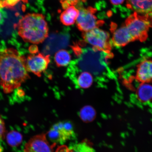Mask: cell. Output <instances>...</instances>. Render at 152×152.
<instances>
[{
	"mask_svg": "<svg viewBox=\"0 0 152 152\" xmlns=\"http://www.w3.org/2000/svg\"><path fill=\"white\" fill-rule=\"evenodd\" d=\"M26 58L14 48L0 51V85L9 94L30 79L26 66Z\"/></svg>",
	"mask_w": 152,
	"mask_h": 152,
	"instance_id": "obj_1",
	"label": "cell"
},
{
	"mask_svg": "<svg viewBox=\"0 0 152 152\" xmlns=\"http://www.w3.org/2000/svg\"><path fill=\"white\" fill-rule=\"evenodd\" d=\"M72 48L77 58L72 62L68 72H88L98 80H102L110 73L108 62L113 56L112 53H106L94 47L82 48L77 44Z\"/></svg>",
	"mask_w": 152,
	"mask_h": 152,
	"instance_id": "obj_2",
	"label": "cell"
},
{
	"mask_svg": "<svg viewBox=\"0 0 152 152\" xmlns=\"http://www.w3.org/2000/svg\"><path fill=\"white\" fill-rule=\"evenodd\" d=\"M18 35L26 42L39 44L48 35L49 28L45 16L42 14L30 13L25 15L15 25Z\"/></svg>",
	"mask_w": 152,
	"mask_h": 152,
	"instance_id": "obj_3",
	"label": "cell"
},
{
	"mask_svg": "<svg viewBox=\"0 0 152 152\" xmlns=\"http://www.w3.org/2000/svg\"><path fill=\"white\" fill-rule=\"evenodd\" d=\"M141 14L135 12L124 24L134 41L142 42L147 39L149 28H152V12Z\"/></svg>",
	"mask_w": 152,
	"mask_h": 152,
	"instance_id": "obj_4",
	"label": "cell"
},
{
	"mask_svg": "<svg viewBox=\"0 0 152 152\" xmlns=\"http://www.w3.org/2000/svg\"><path fill=\"white\" fill-rule=\"evenodd\" d=\"M82 36L85 42L98 50L111 53L112 43L108 32L96 28L90 31L83 32Z\"/></svg>",
	"mask_w": 152,
	"mask_h": 152,
	"instance_id": "obj_5",
	"label": "cell"
},
{
	"mask_svg": "<svg viewBox=\"0 0 152 152\" xmlns=\"http://www.w3.org/2000/svg\"><path fill=\"white\" fill-rule=\"evenodd\" d=\"M79 11V15L76 20V25L80 31L87 32L103 25L104 21L98 20L95 16L96 9L91 7L87 8L80 7Z\"/></svg>",
	"mask_w": 152,
	"mask_h": 152,
	"instance_id": "obj_6",
	"label": "cell"
},
{
	"mask_svg": "<svg viewBox=\"0 0 152 152\" xmlns=\"http://www.w3.org/2000/svg\"><path fill=\"white\" fill-rule=\"evenodd\" d=\"M50 62V55L46 56L39 52L30 54L26 58V66L28 72L41 77L46 71Z\"/></svg>",
	"mask_w": 152,
	"mask_h": 152,
	"instance_id": "obj_7",
	"label": "cell"
},
{
	"mask_svg": "<svg viewBox=\"0 0 152 152\" xmlns=\"http://www.w3.org/2000/svg\"><path fill=\"white\" fill-rule=\"evenodd\" d=\"M73 133V126L71 123L60 122L53 125L47 134L53 143L56 144L69 139Z\"/></svg>",
	"mask_w": 152,
	"mask_h": 152,
	"instance_id": "obj_8",
	"label": "cell"
},
{
	"mask_svg": "<svg viewBox=\"0 0 152 152\" xmlns=\"http://www.w3.org/2000/svg\"><path fill=\"white\" fill-rule=\"evenodd\" d=\"M47 134L34 136L25 145L24 152H55L56 144L50 145L47 139Z\"/></svg>",
	"mask_w": 152,
	"mask_h": 152,
	"instance_id": "obj_9",
	"label": "cell"
},
{
	"mask_svg": "<svg viewBox=\"0 0 152 152\" xmlns=\"http://www.w3.org/2000/svg\"><path fill=\"white\" fill-rule=\"evenodd\" d=\"M116 27L115 24H111L110 30L113 34L111 39L112 45L116 47H122L135 41L124 24L118 29H116Z\"/></svg>",
	"mask_w": 152,
	"mask_h": 152,
	"instance_id": "obj_10",
	"label": "cell"
},
{
	"mask_svg": "<svg viewBox=\"0 0 152 152\" xmlns=\"http://www.w3.org/2000/svg\"><path fill=\"white\" fill-rule=\"evenodd\" d=\"M135 79L140 83H149L152 81V59H145L138 64Z\"/></svg>",
	"mask_w": 152,
	"mask_h": 152,
	"instance_id": "obj_11",
	"label": "cell"
},
{
	"mask_svg": "<svg viewBox=\"0 0 152 152\" xmlns=\"http://www.w3.org/2000/svg\"><path fill=\"white\" fill-rule=\"evenodd\" d=\"M68 77L77 87L87 88L92 85L94 77L92 74L87 72H68Z\"/></svg>",
	"mask_w": 152,
	"mask_h": 152,
	"instance_id": "obj_12",
	"label": "cell"
},
{
	"mask_svg": "<svg viewBox=\"0 0 152 152\" xmlns=\"http://www.w3.org/2000/svg\"><path fill=\"white\" fill-rule=\"evenodd\" d=\"M127 7L140 14L152 12V0H126Z\"/></svg>",
	"mask_w": 152,
	"mask_h": 152,
	"instance_id": "obj_13",
	"label": "cell"
},
{
	"mask_svg": "<svg viewBox=\"0 0 152 152\" xmlns=\"http://www.w3.org/2000/svg\"><path fill=\"white\" fill-rule=\"evenodd\" d=\"M55 152H94V151L91 142L85 140L70 147L64 145L58 146Z\"/></svg>",
	"mask_w": 152,
	"mask_h": 152,
	"instance_id": "obj_14",
	"label": "cell"
},
{
	"mask_svg": "<svg viewBox=\"0 0 152 152\" xmlns=\"http://www.w3.org/2000/svg\"><path fill=\"white\" fill-rule=\"evenodd\" d=\"M79 15V10L74 6H70L61 14L60 18L62 23L66 26L75 24Z\"/></svg>",
	"mask_w": 152,
	"mask_h": 152,
	"instance_id": "obj_15",
	"label": "cell"
},
{
	"mask_svg": "<svg viewBox=\"0 0 152 152\" xmlns=\"http://www.w3.org/2000/svg\"><path fill=\"white\" fill-rule=\"evenodd\" d=\"M149 83H140L137 90V97L140 102L145 103L152 100V86Z\"/></svg>",
	"mask_w": 152,
	"mask_h": 152,
	"instance_id": "obj_16",
	"label": "cell"
},
{
	"mask_svg": "<svg viewBox=\"0 0 152 152\" xmlns=\"http://www.w3.org/2000/svg\"><path fill=\"white\" fill-rule=\"evenodd\" d=\"M79 116L83 122H92L96 118V110L91 106H86L82 108L80 111Z\"/></svg>",
	"mask_w": 152,
	"mask_h": 152,
	"instance_id": "obj_17",
	"label": "cell"
},
{
	"mask_svg": "<svg viewBox=\"0 0 152 152\" xmlns=\"http://www.w3.org/2000/svg\"><path fill=\"white\" fill-rule=\"evenodd\" d=\"M71 56L68 51L62 49L56 53L54 60L58 67L67 66L71 60Z\"/></svg>",
	"mask_w": 152,
	"mask_h": 152,
	"instance_id": "obj_18",
	"label": "cell"
},
{
	"mask_svg": "<svg viewBox=\"0 0 152 152\" xmlns=\"http://www.w3.org/2000/svg\"><path fill=\"white\" fill-rule=\"evenodd\" d=\"M7 141L11 147H18L23 141V136L20 132L16 131H12L7 134Z\"/></svg>",
	"mask_w": 152,
	"mask_h": 152,
	"instance_id": "obj_19",
	"label": "cell"
},
{
	"mask_svg": "<svg viewBox=\"0 0 152 152\" xmlns=\"http://www.w3.org/2000/svg\"><path fill=\"white\" fill-rule=\"evenodd\" d=\"M22 1L24 3H27L28 0H0V9L7 8L13 9L15 6Z\"/></svg>",
	"mask_w": 152,
	"mask_h": 152,
	"instance_id": "obj_20",
	"label": "cell"
},
{
	"mask_svg": "<svg viewBox=\"0 0 152 152\" xmlns=\"http://www.w3.org/2000/svg\"><path fill=\"white\" fill-rule=\"evenodd\" d=\"M86 0H60L62 8L64 10L67 9L70 6L77 5L80 1L85 2Z\"/></svg>",
	"mask_w": 152,
	"mask_h": 152,
	"instance_id": "obj_21",
	"label": "cell"
},
{
	"mask_svg": "<svg viewBox=\"0 0 152 152\" xmlns=\"http://www.w3.org/2000/svg\"><path fill=\"white\" fill-rule=\"evenodd\" d=\"M5 132V127L4 121L0 115V139L4 135Z\"/></svg>",
	"mask_w": 152,
	"mask_h": 152,
	"instance_id": "obj_22",
	"label": "cell"
},
{
	"mask_svg": "<svg viewBox=\"0 0 152 152\" xmlns=\"http://www.w3.org/2000/svg\"><path fill=\"white\" fill-rule=\"evenodd\" d=\"M29 52L31 54H36L39 52V50L37 45H33L30 46L29 48Z\"/></svg>",
	"mask_w": 152,
	"mask_h": 152,
	"instance_id": "obj_23",
	"label": "cell"
},
{
	"mask_svg": "<svg viewBox=\"0 0 152 152\" xmlns=\"http://www.w3.org/2000/svg\"><path fill=\"white\" fill-rule=\"evenodd\" d=\"M110 1L112 4L117 5L122 4L125 0H110Z\"/></svg>",
	"mask_w": 152,
	"mask_h": 152,
	"instance_id": "obj_24",
	"label": "cell"
},
{
	"mask_svg": "<svg viewBox=\"0 0 152 152\" xmlns=\"http://www.w3.org/2000/svg\"><path fill=\"white\" fill-rule=\"evenodd\" d=\"M3 19V14L2 12H1V11L0 10V22Z\"/></svg>",
	"mask_w": 152,
	"mask_h": 152,
	"instance_id": "obj_25",
	"label": "cell"
}]
</instances>
